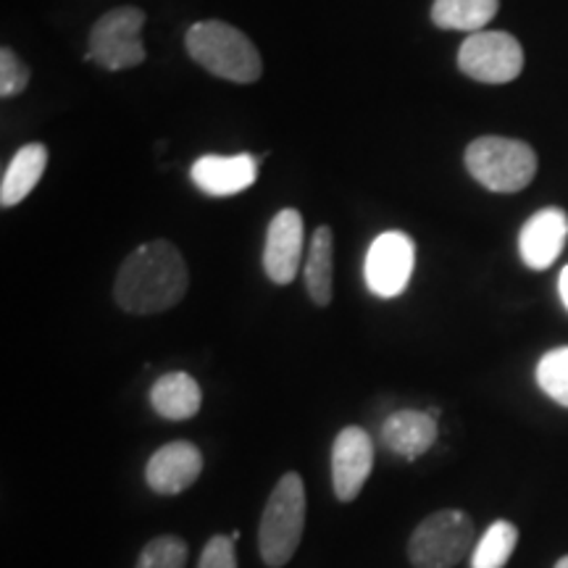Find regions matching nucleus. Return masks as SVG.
<instances>
[{"label":"nucleus","mask_w":568,"mask_h":568,"mask_svg":"<svg viewBox=\"0 0 568 568\" xmlns=\"http://www.w3.org/2000/svg\"><path fill=\"white\" fill-rule=\"evenodd\" d=\"M195 187L211 197H232L253 187L258 176V161L251 153L203 155L193 163Z\"/></svg>","instance_id":"nucleus-13"},{"label":"nucleus","mask_w":568,"mask_h":568,"mask_svg":"<svg viewBox=\"0 0 568 568\" xmlns=\"http://www.w3.org/2000/svg\"><path fill=\"white\" fill-rule=\"evenodd\" d=\"M471 516L464 510H437L418 524L408 539V560L414 568H453L474 552Z\"/></svg>","instance_id":"nucleus-5"},{"label":"nucleus","mask_w":568,"mask_h":568,"mask_svg":"<svg viewBox=\"0 0 568 568\" xmlns=\"http://www.w3.org/2000/svg\"><path fill=\"white\" fill-rule=\"evenodd\" d=\"M305 487L301 474L290 471L276 481L261 516L258 550L266 566L282 568L293 560L305 529Z\"/></svg>","instance_id":"nucleus-3"},{"label":"nucleus","mask_w":568,"mask_h":568,"mask_svg":"<svg viewBox=\"0 0 568 568\" xmlns=\"http://www.w3.org/2000/svg\"><path fill=\"white\" fill-rule=\"evenodd\" d=\"M303 261V216L301 211L284 209L268 224L264 247V272L274 284H290Z\"/></svg>","instance_id":"nucleus-12"},{"label":"nucleus","mask_w":568,"mask_h":568,"mask_svg":"<svg viewBox=\"0 0 568 568\" xmlns=\"http://www.w3.org/2000/svg\"><path fill=\"white\" fill-rule=\"evenodd\" d=\"M568 240V213L564 209L537 211L518 234V255L529 268L545 272L550 268L564 253Z\"/></svg>","instance_id":"nucleus-10"},{"label":"nucleus","mask_w":568,"mask_h":568,"mask_svg":"<svg viewBox=\"0 0 568 568\" xmlns=\"http://www.w3.org/2000/svg\"><path fill=\"white\" fill-rule=\"evenodd\" d=\"M30 84V69L19 61V55L11 48L0 51V95L13 98L27 90Z\"/></svg>","instance_id":"nucleus-22"},{"label":"nucleus","mask_w":568,"mask_h":568,"mask_svg":"<svg viewBox=\"0 0 568 568\" xmlns=\"http://www.w3.org/2000/svg\"><path fill=\"white\" fill-rule=\"evenodd\" d=\"M416 266V243L406 232H385L374 240L366 253L364 276L368 290L379 297L406 293Z\"/></svg>","instance_id":"nucleus-8"},{"label":"nucleus","mask_w":568,"mask_h":568,"mask_svg":"<svg viewBox=\"0 0 568 568\" xmlns=\"http://www.w3.org/2000/svg\"><path fill=\"white\" fill-rule=\"evenodd\" d=\"M203 456L187 439L159 447L145 466V481L159 495H180L201 477Z\"/></svg>","instance_id":"nucleus-11"},{"label":"nucleus","mask_w":568,"mask_h":568,"mask_svg":"<svg viewBox=\"0 0 568 568\" xmlns=\"http://www.w3.org/2000/svg\"><path fill=\"white\" fill-rule=\"evenodd\" d=\"M187 287L190 272L176 245L153 240L124 258L113 282V301L132 316H153L180 305Z\"/></svg>","instance_id":"nucleus-1"},{"label":"nucleus","mask_w":568,"mask_h":568,"mask_svg":"<svg viewBox=\"0 0 568 568\" xmlns=\"http://www.w3.org/2000/svg\"><path fill=\"white\" fill-rule=\"evenodd\" d=\"M466 169L489 193H518L537 174V153L524 140L487 138L466 148Z\"/></svg>","instance_id":"nucleus-4"},{"label":"nucleus","mask_w":568,"mask_h":568,"mask_svg":"<svg viewBox=\"0 0 568 568\" xmlns=\"http://www.w3.org/2000/svg\"><path fill=\"white\" fill-rule=\"evenodd\" d=\"M187 542L182 537H155L142 548L134 568H184L187 566Z\"/></svg>","instance_id":"nucleus-21"},{"label":"nucleus","mask_w":568,"mask_h":568,"mask_svg":"<svg viewBox=\"0 0 568 568\" xmlns=\"http://www.w3.org/2000/svg\"><path fill=\"white\" fill-rule=\"evenodd\" d=\"M48 166V148L42 142H30L19 148L9 166H6L3 182H0V205L13 209L38 187Z\"/></svg>","instance_id":"nucleus-16"},{"label":"nucleus","mask_w":568,"mask_h":568,"mask_svg":"<svg viewBox=\"0 0 568 568\" xmlns=\"http://www.w3.org/2000/svg\"><path fill=\"white\" fill-rule=\"evenodd\" d=\"M437 443V418L429 410H397L382 424V445L395 456L416 460Z\"/></svg>","instance_id":"nucleus-14"},{"label":"nucleus","mask_w":568,"mask_h":568,"mask_svg":"<svg viewBox=\"0 0 568 568\" xmlns=\"http://www.w3.org/2000/svg\"><path fill=\"white\" fill-rule=\"evenodd\" d=\"M458 69L474 82L508 84L524 71V48L508 32H474L460 45Z\"/></svg>","instance_id":"nucleus-7"},{"label":"nucleus","mask_w":568,"mask_h":568,"mask_svg":"<svg viewBox=\"0 0 568 568\" xmlns=\"http://www.w3.org/2000/svg\"><path fill=\"white\" fill-rule=\"evenodd\" d=\"M142 27H145V11L134 9V6H122V9L103 13L90 32V48L84 61H95L105 71L140 67L145 61Z\"/></svg>","instance_id":"nucleus-6"},{"label":"nucleus","mask_w":568,"mask_h":568,"mask_svg":"<svg viewBox=\"0 0 568 568\" xmlns=\"http://www.w3.org/2000/svg\"><path fill=\"white\" fill-rule=\"evenodd\" d=\"M305 290L316 305H329L335 295V234L329 226H318L311 237L305 258Z\"/></svg>","instance_id":"nucleus-17"},{"label":"nucleus","mask_w":568,"mask_h":568,"mask_svg":"<svg viewBox=\"0 0 568 568\" xmlns=\"http://www.w3.org/2000/svg\"><path fill=\"white\" fill-rule=\"evenodd\" d=\"M151 406L169 422H187L203 406L201 385L187 372H169L151 387Z\"/></svg>","instance_id":"nucleus-15"},{"label":"nucleus","mask_w":568,"mask_h":568,"mask_svg":"<svg viewBox=\"0 0 568 568\" xmlns=\"http://www.w3.org/2000/svg\"><path fill=\"white\" fill-rule=\"evenodd\" d=\"M374 468V439L361 426H345L332 445V487L339 503L361 495Z\"/></svg>","instance_id":"nucleus-9"},{"label":"nucleus","mask_w":568,"mask_h":568,"mask_svg":"<svg viewBox=\"0 0 568 568\" xmlns=\"http://www.w3.org/2000/svg\"><path fill=\"white\" fill-rule=\"evenodd\" d=\"M184 48L197 67L209 74L234 84H253L264 74L258 48L247 40L245 32L226 21H197L184 34Z\"/></svg>","instance_id":"nucleus-2"},{"label":"nucleus","mask_w":568,"mask_h":568,"mask_svg":"<svg viewBox=\"0 0 568 568\" xmlns=\"http://www.w3.org/2000/svg\"><path fill=\"white\" fill-rule=\"evenodd\" d=\"M556 568H568V556H564V558H560V560H558V564H556Z\"/></svg>","instance_id":"nucleus-25"},{"label":"nucleus","mask_w":568,"mask_h":568,"mask_svg":"<svg viewBox=\"0 0 568 568\" xmlns=\"http://www.w3.org/2000/svg\"><path fill=\"white\" fill-rule=\"evenodd\" d=\"M500 0H435L432 21L439 30L481 32L495 19Z\"/></svg>","instance_id":"nucleus-18"},{"label":"nucleus","mask_w":568,"mask_h":568,"mask_svg":"<svg viewBox=\"0 0 568 568\" xmlns=\"http://www.w3.org/2000/svg\"><path fill=\"white\" fill-rule=\"evenodd\" d=\"M197 568H237V556H234V539L216 535L209 539L203 548L201 564Z\"/></svg>","instance_id":"nucleus-23"},{"label":"nucleus","mask_w":568,"mask_h":568,"mask_svg":"<svg viewBox=\"0 0 568 568\" xmlns=\"http://www.w3.org/2000/svg\"><path fill=\"white\" fill-rule=\"evenodd\" d=\"M558 295L568 311V266H564V272H560V276H558Z\"/></svg>","instance_id":"nucleus-24"},{"label":"nucleus","mask_w":568,"mask_h":568,"mask_svg":"<svg viewBox=\"0 0 568 568\" xmlns=\"http://www.w3.org/2000/svg\"><path fill=\"white\" fill-rule=\"evenodd\" d=\"M537 385L552 403L568 408V345L552 347L539 358Z\"/></svg>","instance_id":"nucleus-20"},{"label":"nucleus","mask_w":568,"mask_h":568,"mask_svg":"<svg viewBox=\"0 0 568 568\" xmlns=\"http://www.w3.org/2000/svg\"><path fill=\"white\" fill-rule=\"evenodd\" d=\"M518 545V529L510 521H495L479 537L471 552V568H506Z\"/></svg>","instance_id":"nucleus-19"}]
</instances>
